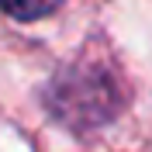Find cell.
I'll return each instance as SVG.
<instances>
[{
    "label": "cell",
    "mask_w": 152,
    "mask_h": 152,
    "mask_svg": "<svg viewBox=\"0 0 152 152\" xmlns=\"http://www.w3.org/2000/svg\"><path fill=\"white\" fill-rule=\"evenodd\" d=\"M48 100H52L56 118L76 124V128H94V124L107 121L118 107L114 80L94 66H80V69L56 76L52 90H48Z\"/></svg>",
    "instance_id": "obj_1"
},
{
    "label": "cell",
    "mask_w": 152,
    "mask_h": 152,
    "mask_svg": "<svg viewBox=\"0 0 152 152\" xmlns=\"http://www.w3.org/2000/svg\"><path fill=\"white\" fill-rule=\"evenodd\" d=\"M59 4L62 0H0V10L18 18V21H38L45 14H52Z\"/></svg>",
    "instance_id": "obj_2"
}]
</instances>
